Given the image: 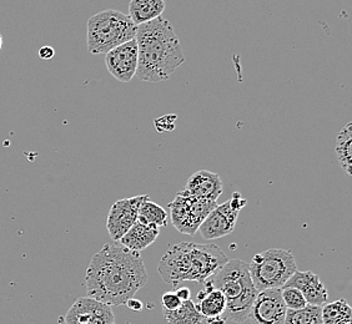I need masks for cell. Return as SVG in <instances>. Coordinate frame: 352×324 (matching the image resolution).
<instances>
[{"instance_id": "obj_7", "label": "cell", "mask_w": 352, "mask_h": 324, "mask_svg": "<svg viewBox=\"0 0 352 324\" xmlns=\"http://www.w3.org/2000/svg\"><path fill=\"white\" fill-rule=\"evenodd\" d=\"M217 206V201L191 196L183 189L169 203L171 222L180 233L194 236L204 220Z\"/></svg>"}, {"instance_id": "obj_21", "label": "cell", "mask_w": 352, "mask_h": 324, "mask_svg": "<svg viewBox=\"0 0 352 324\" xmlns=\"http://www.w3.org/2000/svg\"><path fill=\"white\" fill-rule=\"evenodd\" d=\"M138 222L148 226H155L157 229L168 224V213L157 203L150 201L149 197L140 205L138 213Z\"/></svg>"}, {"instance_id": "obj_11", "label": "cell", "mask_w": 352, "mask_h": 324, "mask_svg": "<svg viewBox=\"0 0 352 324\" xmlns=\"http://www.w3.org/2000/svg\"><path fill=\"white\" fill-rule=\"evenodd\" d=\"M64 324H116L113 308L94 298H78L69 308Z\"/></svg>"}, {"instance_id": "obj_4", "label": "cell", "mask_w": 352, "mask_h": 324, "mask_svg": "<svg viewBox=\"0 0 352 324\" xmlns=\"http://www.w3.org/2000/svg\"><path fill=\"white\" fill-rule=\"evenodd\" d=\"M209 281L215 290L223 292L226 299L225 322L244 323L258 293L251 279L249 264L243 259H229Z\"/></svg>"}, {"instance_id": "obj_16", "label": "cell", "mask_w": 352, "mask_h": 324, "mask_svg": "<svg viewBox=\"0 0 352 324\" xmlns=\"http://www.w3.org/2000/svg\"><path fill=\"white\" fill-rule=\"evenodd\" d=\"M165 7L164 0H131L128 16L134 25L139 27L162 16Z\"/></svg>"}, {"instance_id": "obj_24", "label": "cell", "mask_w": 352, "mask_h": 324, "mask_svg": "<svg viewBox=\"0 0 352 324\" xmlns=\"http://www.w3.org/2000/svg\"><path fill=\"white\" fill-rule=\"evenodd\" d=\"M162 304H163L164 311H174L176 308H179L182 301L176 296L175 292H166L162 297Z\"/></svg>"}, {"instance_id": "obj_22", "label": "cell", "mask_w": 352, "mask_h": 324, "mask_svg": "<svg viewBox=\"0 0 352 324\" xmlns=\"http://www.w3.org/2000/svg\"><path fill=\"white\" fill-rule=\"evenodd\" d=\"M284 324H322L321 307L306 304L301 310H287Z\"/></svg>"}, {"instance_id": "obj_13", "label": "cell", "mask_w": 352, "mask_h": 324, "mask_svg": "<svg viewBox=\"0 0 352 324\" xmlns=\"http://www.w3.org/2000/svg\"><path fill=\"white\" fill-rule=\"evenodd\" d=\"M284 287H294L300 290L307 304L322 307L327 303L329 299V292L326 290L325 284L320 281L318 275H315L312 270H296Z\"/></svg>"}, {"instance_id": "obj_30", "label": "cell", "mask_w": 352, "mask_h": 324, "mask_svg": "<svg viewBox=\"0 0 352 324\" xmlns=\"http://www.w3.org/2000/svg\"><path fill=\"white\" fill-rule=\"evenodd\" d=\"M347 324H351V323H347Z\"/></svg>"}, {"instance_id": "obj_14", "label": "cell", "mask_w": 352, "mask_h": 324, "mask_svg": "<svg viewBox=\"0 0 352 324\" xmlns=\"http://www.w3.org/2000/svg\"><path fill=\"white\" fill-rule=\"evenodd\" d=\"M184 191L197 198L217 201V198L223 194V180L215 172L200 170L190 176Z\"/></svg>"}, {"instance_id": "obj_26", "label": "cell", "mask_w": 352, "mask_h": 324, "mask_svg": "<svg viewBox=\"0 0 352 324\" xmlns=\"http://www.w3.org/2000/svg\"><path fill=\"white\" fill-rule=\"evenodd\" d=\"M175 293L176 296L179 297V299H180L182 302L190 301V297H191V292H190L188 287H182V288H179V290H176Z\"/></svg>"}, {"instance_id": "obj_20", "label": "cell", "mask_w": 352, "mask_h": 324, "mask_svg": "<svg viewBox=\"0 0 352 324\" xmlns=\"http://www.w3.org/2000/svg\"><path fill=\"white\" fill-rule=\"evenodd\" d=\"M322 324L351 323L352 310L345 299H339L332 303H325L321 307Z\"/></svg>"}, {"instance_id": "obj_12", "label": "cell", "mask_w": 352, "mask_h": 324, "mask_svg": "<svg viewBox=\"0 0 352 324\" xmlns=\"http://www.w3.org/2000/svg\"><path fill=\"white\" fill-rule=\"evenodd\" d=\"M105 64L110 75L120 82L135 78L138 69V45L135 39L126 41L105 54Z\"/></svg>"}, {"instance_id": "obj_1", "label": "cell", "mask_w": 352, "mask_h": 324, "mask_svg": "<svg viewBox=\"0 0 352 324\" xmlns=\"http://www.w3.org/2000/svg\"><path fill=\"white\" fill-rule=\"evenodd\" d=\"M146 282L148 273L140 253L116 244L102 246L85 275L88 297L110 307L125 305Z\"/></svg>"}, {"instance_id": "obj_2", "label": "cell", "mask_w": 352, "mask_h": 324, "mask_svg": "<svg viewBox=\"0 0 352 324\" xmlns=\"http://www.w3.org/2000/svg\"><path fill=\"white\" fill-rule=\"evenodd\" d=\"M136 78L146 82L168 80L185 62L180 40L173 24L159 16L136 27Z\"/></svg>"}, {"instance_id": "obj_28", "label": "cell", "mask_w": 352, "mask_h": 324, "mask_svg": "<svg viewBox=\"0 0 352 324\" xmlns=\"http://www.w3.org/2000/svg\"><path fill=\"white\" fill-rule=\"evenodd\" d=\"M205 322L209 324H225V319L223 317L208 318L205 319Z\"/></svg>"}, {"instance_id": "obj_19", "label": "cell", "mask_w": 352, "mask_h": 324, "mask_svg": "<svg viewBox=\"0 0 352 324\" xmlns=\"http://www.w3.org/2000/svg\"><path fill=\"white\" fill-rule=\"evenodd\" d=\"M335 152L338 156L340 166L346 175L351 176L352 167V122H347L338 135Z\"/></svg>"}, {"instance_id": "obj_9", "label": "cell", "mask_w": 352, "mask_h": 324, "mask_svg": "<svg viewBox=\"0 0 352 324\" xmlns=\"http://www.w3.org/2000/svg\"><path fill=\"white\" fill-rule=\"evenodd\" d=\"M148 195L129 197L116 201L109 211L107 229L109 236L114 241L119 242L122 237L133 227V224L138 221L139 209L146 198Z\"/></svg>"}, {"instance_id": "obj_8", "label": "cell", "mask_w": 352, "mask_h": 324, "mask_svg": "<svg viewBox=\"0 0 352 324\" xmlns=\"http://www.w3.org/2000/svg\"><path fill=\"white\" fill-rule=\"evenodd\" d=\"M246 203L248 200L239 192H235L229 201L223 205H217L197 230L204 240L212 241L232 233L236 226L239 213L246 206Z\"/></svg>"}, {"instance_id": "obj_29", "label": "cell", "mask_w": 352, "mask_h": 324, "mask_svg": "<svg viewBox=\"0 0 352 324\" xmlns=\"http://www.w3.org/2000/svg\"><path fill=\"white\" fill-rule=\"evenodd\" d=\"M1 47H3V36L0 34V51H1Z\"/></svg>"}, {"instance_id": "obj_5", "label": "cell", "mask_w": 352, "mask_h": 324, "mask_svg": "<svg viewBox=\"0 0 352 324\" xmlns=\"http://www.w3.org/2000/svg\"><path fill=\"white\" fill-rule=\"evenodd\" d=\"M136 27L128 15L114 9L95 14L88 21L87 32L90 54H108L114 47L135 39Z\"/></svg>"}, {"instance_id": "obj_10", "label": "cell", "mask_w": 352, "mask_h": 324, "mask_svg": "<svg viewBox=\"0 0 352 324\" xmlns=\"http://www.w3.org/2000/svg\"><path fill=\"white\" fill-rule=\"evenodd\" d=\"M286 312L281 290L271 288L258 292L251 305L249 318L252 324H284Z\"/></svg>"}, {"instance_id": "obj_6", "label": "cell", "mask_w": 352, "mask_h": 324, "mask_svg": "<svg viewBox=\"0 0 352 324\" xmlns=\"http://www.w3.org/2000/svg\"><path fill=\"white\" fill-rule=\"evenodd\" d=\"M249 270L252 284L260 292L271 288L281 290L298 267L292 251L271 248L252 257Z\"/></svg>"}, {"instance_id": "obj_3", "label": "cell", "mask_w": 352, "mask_h": 324, "mask_svg": "<svg viewBox=\"0 0 352 324\" xmlns=\"http://www.w3.org/2000/svg\"><path fill=\"white\" fill-rule=\"evenodd\" d=\"M228 261L229 258L215 244L182 242L170 246L157 270L164 282L173 287L185 281L203 284Z\"/></svg>"}, {"instance_id": "obj_25", "label": "cell", "mask_w": 352, "mask_h": 324, "mask_svg": "<svg viewBox=\"0 0 352 324\" xmlns=\"http://www.w3.org/2000/svg\"><path fill=\"white\" fill-rule=\"evenodd\" d=\"M54 47H52L50 45H44L38 50V56L41 58V60H50L54 58Z\"/></svg>"}, {"instance_id": "obj_23", "label": "cell", "mask_w": 352, "mask_h": 324, "mask_svg": "<svg viewBox=\"0 0 352 324\" xmlns=\"http://www.w3.org/2000/svg\"><path fill=\"white\" fill-rule=\"evenodd\" d=\"M281 297H283L286 308L292 310V311L301 310L307 304L302 293L296 288H294V287H283L281 288Z\"/></svg>"}, {"instance_id": "obj_17", "label": "cell", "mask_w": 352, "mask_h": 324, "mask_svg": "<svg viewBox=\"0 0 352 324\" xmlns=\"http://www.w3.org/2000/svg\"><path fill=\"white\" fill-rule=\"evenodd\" d=\"M199 304L197 310L203 314L205 319L208 318L223 317L226 310V299L223 292L219 290H211L210 292L200 290L197 293Z\"/></svg>"}, {"instance_id": "obj_15", "label": "cell", "mask_w": 352, "mask_h": 324, "mask_svg": "<svg viewBox=\"0 0 352 324\" xmlns=\"http://www.w3.org/2000/svg\"><path fill=\"white\" fill-rule=\"evenodd\" d=\"M157 236H159L157 227L142 224L136 221L133 224V227L122 237L119 242L122 247L140 253L142 251L146 250L150 244L155 242Z\"/></svg>"}, {"instance_id": "obj_27", "label": "cell", "mask_w": 352, "mask_h": 324, "mask_svg": "<svg viewBox=\"0 0 352 324\" xmlns=\"http://www.w3.org/2000/svg\"><path fill=\"white\" fill-rule=\"evenodd\" d=\"M125 305H126L129 310H131V311L139 312L142 310V301H139V299H136V298H130Z\"/></svg>"}, {"instance_id": "obj_18", "label": "cell", "mask_w": 352, "mask_h": 324, "mask_svg": "<svg viewBox=\"0 0 352 324\" xmlns=\"http://www.w3.org/2000/svg\"><path fill=\"white\" fill-rule=\"evenodd\" d=\"M164 318L168 324H204L205 317L197 310L191 299L182 302L174 311H164Z\"/></svg>"}]
</instances>
